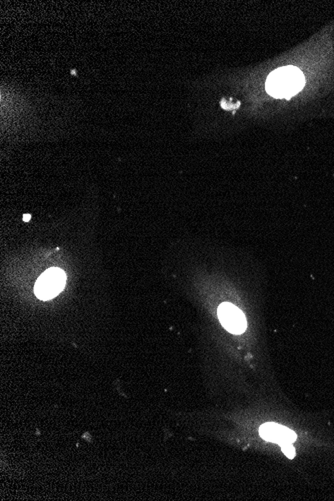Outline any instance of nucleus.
<instances>
[{
	"instance_id": "obj_1",
	"label": "nucleus",
	"mask_w": 334,
	"mask_h": 501,
	"mask_svg": "<svg viewBox=\"0 0 334 501\" xmlns=\"http://www.w3.org/2000/svg\"><path fill=\"white\" fill-rule=\"evenodd\" d=\"M304 86V74L297 67L276 69L266 80V91L275 98H290Z\"/></svg>"
},
{
	"instance_id": "obj_2",
	"label": "nucleus",
	"mask_w": 334,
	"mask_h": 501,
	"mask_svg": "<svg viewBox=\"0 0 334 501\" xmlns=\"http://www.w3.org/2000/svg\"><path fill=\"white\" fill-rule=\"evenodd\" d=\"M66 275L59 268H49L38 278L35 286V296L42 301H49L59 296L66 286Z\"/></svg>"
},
{
	"instance_id": "obj_3",
	"label": "nucleus",
	"mask_w": 334,
	"mask_h": 501,
	"mask_svg": "<svg viewBox=\"0 0 334 501\" xmlns=\"http://www.w3.org/2000/svg\"><path fill=\"white\" fill-rule=\"evenodd\" d=\"M221 325L233 334H241L246 330V320L244 314L232 303L220 304L217 310Z\"/></svg>"
},
{
	"instance_id": "obj_4",
	"label": "nucleus",
	"mask_w": 334,
	"mask_h": 501,
	"mask_svg": "<svg viewBox=\"0 0 334 501\" xmlns=\"http://www.w3.org/2000/svg\"><path fill=\"white\" fill-rule=\"evenodd\" d=\"M259 435L264 440L278 443L280 445L283 443L294 442L297 438V433L278 423L263 424L259 428Z\"/></svg>"
},
{
	"instance_id": "obj_5",
	"label": "nucleus",
	"mask_w": 334,
	"mask_h": 501,
	"mask_svg": "<svg viewBox=\"0 0 334 501\" xmlns=\"http://www.w3.org/2000/svg\"><path fill=\"white\" fill-rule=\"evenodd\" d=\"M281 449L288 459H293L295 457V449L292 443H283L281 445Z\"/></svg>"
},
{
	"instance_id": "obj_6",
	"label": "nucleus",
	"mask_w": 334,
	"mask_h": 501,
	"mask_svg": "<svg viewBox=\"0 0 334 501\" xmlns=\"http://www.w3.org/2000/svg\"><path fill=\"white\" fill-rule=\"evenodd\" d=\"M30 218H31V215H23V220H24V222H30Z\"/></svg>"
}]
</instances>
